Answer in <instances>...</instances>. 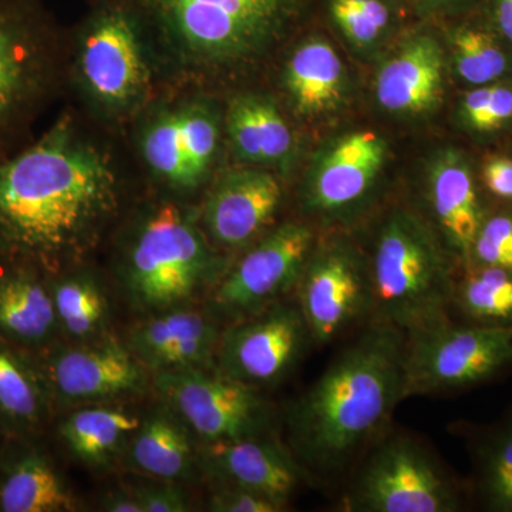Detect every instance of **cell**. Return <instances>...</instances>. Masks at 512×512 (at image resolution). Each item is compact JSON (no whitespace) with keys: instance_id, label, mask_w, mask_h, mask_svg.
<instances>
[{"instance_id":"obj_26","label":"cell","mask_w":512,"mask_h":512,"mask_svg":"<svg viewBox=\"0 0 512 512\" xmlns=\"http://www.w3.org/2000/svg\"><path fill=\"white\" fill-rule=\"evenodd\" d=\"M228 131L239 156L256 164H281L291 156L293 137L271 100L242 96L228 113Z\"/></svg>"},{"instance_id":"obj_2","label":"cell","mask_w":512,"mask_h":512,"mask_svg":"<svg viewBox=\"0 0 512 512\" xmlns=\"http://www.w3.org/2000/svg\"><path fill=\"white\" fill-rule=\"evenodd\" d=\"M114 200L106 163L57 126L0 165V241L23 254L57 258L93 234Z\"/></svg>"},{"instance_id":"obj_32","label":"cell","mask_w":512,"mask_h":512,"mask_svg":"<svg viewBox=\"0 0 512 512\" xmlns=\"http://www.w3.org/2000/svg\"><path fill=\"white\" fill-rule=\"evenodd\" d=\"M143 150L150 167L171 184L183 188L200 184L188 161L178 111L161 117L150 127L144 137Z\"/></svg>"},{"instance_id":"obj_20","label":"cell","mask_w":512,"mask_h":512,"mask_svg":"<svg viewBox=\"0 0 512 512\" xmlns=\"http://www.w3.org/2000/svg\"><path fill=\"white\" fill-rule=\"evenodd\" d=\"M191 431L168 407L154 410L128 441L127 464L153 480H190L200 470Z\"/></svg>"},{"instance_id":"obj_35","label":"cell","mask_w":512,"mask_h":512,"mask_svg":"<svg viewBox=\"0 0 512 512\" xmlns=\"http://www.w3.org/2000/svg\"><path fill=\"white\" fill-rule=\"evenodd\" d=\"M464 266L512 269V205L487 211Z\"/></svg>"},{"instance_id":"obj_14","label":"cell","mask_w":512,"mask_h":512,"mask_svg":"<svg viewBox=\"0 0 512 512\" xmlns=\"http://www.w3.org/2000/svg\"><path fill=\"white\" fill-rule=\"evenodd\" d=\"M222 328L214 313L178 306L134 326L127 346L148 373L215 370Z\"/></svg>"},{"instance_id":"obj_25","label":"cell","mask_w":512,"mask_h":512,"mask_svg":"<svg viewBox=\"0 0 512 512\" xmlns=\"http://www.w3.org/2000/svg\"><path fill=\"white\" fill-rule=\"evenodd\" d=\"M285 82L296 109L308 116H318L342 103L345 66L330 43L311 39L293 52L286 66Z\"/></svg>"},{"instance_id":"obj_19","label":"cell","mask_w":512,"mask_h":512,"mask_svg":"<svg viewBox=\"0 0 512 512\" xmlns=\"http://www.w3.org/2000/svg\"><path fill=\"white\" fill-rule=\"evenodd\" d=\"M446 59L433 37L407 40L380 69L376 97L380 106L400 116H420L437 109L444 94Z\"/></svg>"},{"instance_id":"obj_15","label":"cell","mask_w":512,"mask_h":512,"mask_svg":"<svg viewBox=\"0 0 512 512\" xmlns=\"http://www.w3.org/2000/svg\"><path fill=\"white\" fill-rule=\"evenodd\" d=\"M198 463L212 483L248 488L284 507L305 474L292 451L274 434L201 444Z\"/></svg>"},{"instance_id":"obj_13","label":"cell","mask_w":512,"mask_h":512,"mask_svg":"<svg viewBox=\"0 0 512 512\" xmlns=\"http://www.w3.org/2000/svg\"><path fill=\"white\" fill-rule=\"evenodd\" d=\"M386 141L375 131L346 134L326 148L305 187L308 211L342 220L365 207L386 160Z\"/></svg>"},{"instance_id":"obj_34","label":"cell","mask_w":512,"mask_h":512,"mask_svg":"<svg viewBox=\"0 0 512 512\" xmlns=\"http://www.w3.org/2000/svg\"><path fill=\"white\" fill-rule=\"evenodd\" d=\"M330 12L350 43L372 46L389 25V8L382 0H332Z\"/></svg>"},{"instance_id":"obj_16","label":"cell","mask_w":512,"mask_h":512,"mask_svg":"<svg viewBox=\"0 0 512 512\" xmlns=\"http://www.w3.org/2000/svg\"><path fill=\"white\" fill-rule=\"evenodd\" d=\"M83 74L90 89L110 104H126L146 80L136 23L124 9L103 10L93 20L82 53Z\"/></svg>"},{"instance_id":"obj_21","label":"cell","mask_w":512,"mask_h":512,"mask_svg":"<svg viewBox=\"0 0 512 512\" xmlns=\"http://www.w3.org/2000/svg\"><path fill=\"white\" fill-rule=\"evenodd\" d=\"M33 13L25 0H0V130L35 90Z\"/></svg>"},{"instance_id":"obj_29","label":"cell","mask_w":512,"mask_h":512,"mask_svg":"<svg viewBox=\"0 0 512 512\" xmlns=\"http://www.w3.org/2000/svg\"><path fill=\"white\" fill-rule=\"evenodd\" d=\"M448 49L454 73L468 89L512 82V49L487 23L451 30Z\"/></svg>"},{"instance_id":"obj_4","label":"cell","mask_w":512,"mask_h":512,"mask_svg":"<svg viewBox=\"0 0 512 512\" xmlns=\"http://www.w3.org/2000/svg\"><path fill=\"white\" fill-rule=\"evenodd\" d=\"M200 229L173 204L141 225L128 254L124 285L137 308L157 313L188 305L225 274Z\"/></svg>"},{"instance_id":"obj_27","label":"cell","mask_w":512,"mask_h":512,"mask_svg":"<svg viewBox=\"0 0 512 512\" xmlns=\"http://www.w3.org/2000/svg\"><path fill=\"white\" fill-rule=\"evenodd\" d=\"M134 414L109 407L74 410L60 423V437L74 457L93 467H103L119 456L140 427Z\"/></svg>"},{"instance_id":"obj_9","label":"cell","mask_w":512,"mask_h":512,"mask_svg":"<svg viewBox=\"0 0 512 512\" xmlns=\"http://www.w3.org/2000/svg\"><path fill=\"white\" fill-rule=\"evenodd\" d=\"M313 249L308 225L288 222L269 232L212 288L211 312L232 323L281 301L298 285Z\"/></svg>"},{"instance_id":"obj_6","label":"cell","mask_w":512,"mask_h":512,"mask_svg":"<svg viewBox=\"0 0 512 512\" xmlns=\"http://www.w3.org/2000/svg\"><path fill=\"white\" fill-rule=\"evenodd\" d=\"M406 336L407 397L470 389L512 365V328L448 319Z\"/></svg>"},{"instance_id":"obj_10","label":"cell","mask_w":512,"mask_h":512,"mask_svg":"<svg viewBox=\"0 0 512 512\" xmlns=\"http://www.w3.org/2000/svg\"><path fill=\"white\" fill-rule=\"evenodd\" d=\"M309 342L311 333L298 303L276 302L222 329L215 370L259 389L284 379Z\"/></svg>"},{"instance_id":"obj_22","label":"cell","mask_w":512,"mask_h":512,"mask_svg":"<svg viewBox=\"0 0 512 512\" xmlns=\"http://www.w3.org/2000/svg\"><path fill=\"white\" fill-rule=\"evenodd\" d=\"M59 330L49 285L29 271L0 276V338L20 348H43Z\"/></svg>"},{"instance_id":"obj_18","label":"cell","mask_w":512,"mask_h":512,"mask_svg":"<svg viewBox=\"0 0 512 512\" xmlns=\"http://www.w3.org/2000/svg\"><path fill=\"white\" fill-rule=\"evenodd\" d=\"M431 211L444 244L467 264L471 245L487 208L481 200L476 170L466 153L446 148L434 157L427 175Z\"/></svg>"},{"instance_id":"obj_41","label":"cell","mask_w":512,"mask_h":512,"mask_svg":"<svg viewBox=\"0 0 512 512\" xmlns=\"http://www.w3.org/2000/svg\"><path fill=\"white\" fill-rule=\"evenodd\" d=\"M100 508L107 512H143L130 488L111 491L101 501Z\"/></svg>"},{"instance_id":"obj_3","label":"cell","mask_w":512,"mask_h":512,"mask_svg":"<svg viewBox=\"0 0 512 512\" xmlns=\"http://www.w3.org/2000/svg\"><path fill=\"white\" fill-rule=\"evenodd\" d=\"M453 258L416 214L392 212L377 234L369 264L370 320L410 335L450 319L456 284Z\"/></svg>"},{"instance_id":"obj_8","label":"cell","mask_w":512,"mask_h":512,"mask_svg":"<svg viewBox=\"0 0 512 512\" xmlns=\"http://www.w3.org/2000/svg\"><path fill=\"white\" fill-rule=\"evenodd\" d=\"M181 46L205 59L247 55L284 23L292 0H144Z\"/></svg>"},{"instance_id":"obj_12","label":"cell","mask_w":512,"mask_h":512,"mask_svg":"<svg viewBox=\"0 0 512 512\" xmlns=\"http://www.w3.org/2000/svg\"><path fill=\"white\" fill-rule=\"evenodd\" d=\"M52 400L100 402L143 392L148 370L127 343L99 338L50 350L39 362Z\"/></svg>"},{"instance_id":"obj_43","label":"cell","mask_w":512,"mask_h":512,"mask_svg":"<svg viewBox=\"0 0 512 512\" xmlns=\"http://www.w3.org/2000/svg\"><path fill=\"white\" fill-rule=\"evenodd\" d=\"M508 156L512 158V147L510 148V153H508Z\"/></svg>"},{"instance_id":"obj_5","label":"cell","mask_w":512,"mask_h":512,"mask_svg":"<svg viewBox=\"0 0 512 512\" xmlns=\"http://www.w3.org/2000/svg\"><path fill=\"white\" fill-rule=\"evenodd\" d=\"M345 505L356 512H456L463 494L419 441L396 434L373 444Z\"/></svg>"},{"instance_id":"obj_23","label":"cell","mask_w":512,"mask_h":512,"mask_svg":"<svg viewBox=\"0 0 512 512\" xmlns=\"http://www.w3.org/2000/svg\"><path fill=\"white\" fill-rule=\"evenodd\" d=\"M6 461L8 463L0 470V511L77 510L73 494L42 451L26 448Z\"/></svg>"},{"instance_id":"obj_33","label":"cell","mask_w":512,"mask_h":512,"mask_svg":"<svg viewBox=\"0 0 512 512\" xmlns=\"http://www.w3.org/2000/svg\"><path fill=\"white\" fill-rule=\"evenodd\" d=\"M458 121L467 133L490 137L512 127V82L471 87L461 97Z\"/></svg>"},{"instance_id":"obj_42","label":"cell","mask_w":512,"mask_h":512,"mask_svg":"<svg viewBox=\"0 0 512 512\" xmlns=\"http://www.w3.org/2000/svg\"><path fill=\"white\" fill-rule=\"evenodd\" d=\"M429 8L443 9V8H454V6L463 5L468 3L470 0H424Z\"/></svg>"},{"instance_id":"obj_39","label":"cell","mask_w":512,"mask_h":512,"mask_svg":"<svg viewBox=\"0 0 512 512\" xmlns=\"http://www.w3.org/2000/svg\"><path fill=\"white\" fill-rule=\"evenodd\" d=\"M480 183L495 200L512 205V158L508 154L485 157L480 168Z\"/></svg>"},{"instance_id":"obj_38","label":"cell","mask_w":512,"mask_h":512,"mask_svg":"<svg viewBox=\"0 0 512 512\" xmlns=\"http://www.w3.org/2000/svg\"><path fill=\"white\" fill-rule=\"evenodd\" d=\"M208 510L214 512H278L284 505L276 503L264 494L237 487V485L214 484L208 500Z\"/></svg>"},{"instance_id":"obj_28","label":"cell","mask_w":512,"mask_h":512,"mask_svg":"<svg viewBox=\"0 0 512 512\" xmlns=\"http://www.w3.org/2000/svg\"><path fill=\"white\" fill-rule=\"evenodd\" d=\"M473 490L491 512H512V412L481 426L471 443Z\"/></svg>"},{"instance_id":"obj_31","label":"cell","mask_w":512,"mask_h":512,"mask_svg":"<svg viewBox=\"0 0 512 512\" xmlns=\"http://www.w3.org/2000/svg\"><path fill=\"white\" fill-rule=\"evenodd\" d=\"M59 328L76 342L99 339L109 322V302L87 275L66 276L50 284Z\"/></svg>"},{"instance_id":"obj_30","label":"cell","mask_w":512,"mask_h":512,"mask_svg":"<svg viewBox=\"0 0 512 512\" xmlns=\"http://www.w3.org/2000/svg\"><path fill=\"white\" fill-rule=\"evenodd\" d=\"M456 278L453 306L476 325L512 328V269L463 266Z\"/></svg>"},{"instance_id":"obj_17","label":"cell","mask_w":512,"mask_h":512,"mask_svg":"<svg viewBox=\"0 0 512 512\" xmlns=\"http://www.w3.org/2000/svg\"><path fill=\"white\" fill-rule=\"evenodd\" d=\"M281 201V184L274 175L262 170L232 171L208 198L205 227L220 247H245L271 224Z\"/></svg>"},{"instance_id":"obj_11","label":"cell","mask_w":512,"mask_h":512,"mask_svg":"<svg viewBox=\"0 0 512 512\" xmlns=\"http://www.w3.org/2000/svg\"><path fill=\"white\" fill-rule=\"evenodd\" d=\"M296 289L299 309L318 346L338 339L372 313L369 264L346 242L313 249Z\"/></svg>"},{"instance_id":"obj_37","label":"cell","mask_w":512,"mask_h":512,"mask_svg":"<svg viewBox=\"0 0 512 512\" xmlns=\"http://www.w3.org/2000/svg\"><path fill=\"white\" fill-rule=\"evenodd\" d=\"M143 512L191 511L187 491L173 481L154 480L153 483L128 485Z\"/></svg>"},{"instance_id":"obj_36","label":"cell","mask_w":512,"mask_h":512,"mask_svg":"<svg viewBox=\"0 0 512 512\" xmlns=\"http://www.w3.org/2000/svg\"><path fill=\"white\" fill-rule=\"evenodd\" d=\"M181 136L190 161L192 173L198 183L207 174L217 153L220 128L210 110L201 106L187 107L178 111Z\"/></svg>"},{"instance_id":"obj_1","label":"cell","mask_w":512,"mask_h":512,"mask_svg":"<svg viewBox=\"0 0 512 512\" xmlns=\"http://www.w3.org/2000/svg\"><path fill=\"white\" fill-rule=\"evenodd\" d=\"M402 330L370 320L319 379L291 404V451L303 470L338 476L382 433L406 399Z\"/></svg>"},{"instance_id":"obj_40","label":"cell","mask_w":512,"mask_h":512,"mask_svg":"<svg viewBox=\"0 0 512 512\" xmlns=\"http://www.w3.org/2000/svg\"><path fill=\"white\" fill-rule=\"evenodd\" d=\"M487 25L512 49V0H490Z\"/></svg>"},{"instance_id":"obj_24","label":"cell","mask_w":512,"mask_h":512,"mask_svg":"<svg viewBox=\"0 0 512 512\" xmlns=\"http://www.w3.org/2000/svg\"><path fill=\"white\" fill-rule=\"evenodd\" d=\"M52 403L39 362L0 338V426L13 433L35 431Z\"/></svg>"},{"instance_id":"obj_7","label":"cell","mask_w":512,"mask_h":512,"mask_svg":"<svg viewBox=\"0 0 512 512\" xmlns=\"http://www.w3.org/2000/svg\"><path fill=\"white\" fill-rule=\"evenodd\" d=\"M161 402L201 444L272 434L271 404L258 387L218 370L151 375Z\"/></svg>"}]
</instances>
